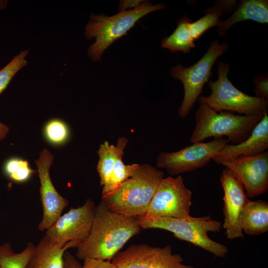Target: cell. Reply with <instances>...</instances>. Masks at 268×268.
<instances>
[{"mask_svg":"<svg viewBox=\"0 0 268 268\" xmlns=\"http://www.w3.org/2000/svg\"><path fill=\"white\" fill-rule=\"evenodd\" d=\"M141 229L136 217L115 213L101 201L96 206L88 236L76 248V257L83 261H111L131 238L139 234Z\"/></svg>","mask_w":268,"mask_h":268,"instance_id":"obj_1","label":"cell"},{"mask_svg":"<svg viewBox=\"0 0 268 268\" xmlns=\"http://www.w3.org/2000/svg\"><path fill=\"white\" fill-rule=\"evenodd\" d=\"M164 176L163 172L157 168L139 164L131 177L102 197V201L109 209L125 216H144Z\"/></svg>","mask_w":268,"mask_h":268,"instance_id":"obj_2","label":"cell"},{"mask_svg":"<svg viewBox=\"0 0 268 268\" xmlns=\"http://www.w3.org/2000/svg\"><path fill=\"white\" fill-rule=\"evenodd\" d=\"M136 218L141 229L169 231L175 238L189 242L216 257L224 258L228 253L227 246L213 241L208 235L209 232L220 231L222 227L221 222L210 215L183 218L144 215Z\"/></svg>","mask_w":268,"mask_h":268,"instance_id":"obj_3","label":"cell"},{"mask_svg":"<svg viewBox=\"0 0 268 268\" xmlns=\"http://www.w3.org/2000/svg\"><path fill=\"white\" fill-rule=\"evenodd\" d=\"M166 6L162 3L153 4L149 1H143L134 9L121 11L111 16L90 14L84 35L88 40L95 38V42L88 49L89 58L94 62L100 61L104 52L116 41L126 35L141 18Z\"/></svg>","mask_w":268,"mask_h":268,"instance_id":"obj_4","label":"cell"},{"mask_svg":"<svg viewBox=\"0 0 268 268\" xmlns=\"http://www.w3.org/2000/svg\"><path fill=\"white\" fill-rule=\"evenodd\" d=\"M263 116L235 115L227 111L216 112L200 104L195 115V126L190 142L194 143L202 142L211 137L225 136L231 144L239 143L250 135Z\"/></svg>","mask_w":268,"mask_h":268,"instance_id":"obj_5","label":"cell"},{"mask_svg":"<svg viewBox=\"0 0 268 268\" xmlns=\"http://www.w3.org/2000/svg\"><path fill=\"white\" fill-rule=\"evenodd\" d=\"M230 65L220 62L217 64L218 78L210 80L209 96H201L198 100L216 112H236L243 115L263 116L268 113V100L252 96L242 92L228 78Z\"/></svg>","mask_w":268,"mask_h":268,"instance_id":"obj_6","label":"cell"},{"mask_svg":"<svg viewBox=\"0 0 268 268\" xmlns=\"http://www.w3.org/2000/svg\"><path fill=\"white\" fill-rule=\"evenodd\" d=\"M229 44L217 40L210 43L205 54L193 65L185 67L178 64L170 69V75L180 80L184 87V95L178 109V115L184 119L187 116L200 95L204 85L212 75V67L217 59L228 49Z\"/></svg>","mask_w":268,"mask_h":268,"instance_id":"obj_7","label":"cell"},{"mask_svg":"<svg viewBox=\"0 0 268 268\" xmlns=\"http://www.w3.org/2000/svg\"><path fill=\"white\" fill-rule=\"evenodd\" d=\"M228 143L227 139L217 137L207 142L194 143L177 151L162 152L157 157L156 167L171 176L192 172L206 166Z\"/></svg>","mask_w":268,"mask_h":268,"instance_id":"obj_8","label":"cell"},{"mask_svg":"<svg viewBox=\"0 0 268 268\" xmlns=\"http://www.w3.org/2000/svg\"><path fill=\"white\" fill-rule=\"evenodd\" d=\"M192 192L181 175L163 178L159 183L145 215L175 218L191 216Z\"/></svg>","mask_w":268,"mask_h":268,"instance_id":"obj_9","label":"cell"},{"mask_svg":"<svg viewBox=\"0 0 268 268\" xmlns=\"http://www.w3.org/2000/svg\"><path fill=\"white\" fill-rule=\"evenodd\" d=\"M183 261L181 255L173 253L170 246L161 248L142 244L130 245L111 261L116 268H195Z\"/></svg>","mask_w":268,"mask_h":268,"instance_id":"obj_10","label":"cell"},{"mask_svg":"<svg viewBox=\"0 0 268 268\" xmlns=\"http://www.w3.org/2000/svg\"><path fill=\"white\" fill-rule=\"evenodd\" d=\"M96 206L87 199L81 206L71 208L45 231V236L52 242L64 247L69 242L80 244L88 236L94 219Z\"/></svg>","mask_w":268,"mask_h":268,"instance_id":"obj_11","label":"cell"},{"mask_svg":"<svg viewBox=\"0 0 268 268\" xmlns=\"http://www.w3.org/2000/svg\"><path fill=\"white\" fill-rule=\"evenodd\" d=\"M54 159V155L45 148L35 161L40 179V200L43 208L42 217L38 225V229L41 231L48 229L68 204L67 200L59 193L51 178L50 169Z\"/></svg>","mask_w":268,"mask_h":268,"instance_id":"obj_12","label":"cell"},{"mask_svg":"<svg viewBox=\"0 0 268 268\" xmlns=\"http://www.w3.org/2000/svg\"><path fill=\"white\" fill-rule=\"evenodd\" d=\"M242 184L248 198L265 193L268 189V152L240 156L221 164Z\"/></svg>","mask_w":268,"mask_h":268,"instance_id":"obj_13","label":"cell"},{"mask_svg":"<svg viewBox=\"0 0 268 268\" xmlns=\"http://www.w3.org/2000/svg\"><path fill=\"white\" fill-rule=\"evenodd\" d=\"M220 182L224 193L223 212L224 220L222 226L226 238L230 240L243 238L240 227V217L250 200L242 184L226 168L222 170Z\"/></svg>","mask_w":268,"mask_h":268,"instance_id":"obj_14","label":"cell"},{"mask_svg":"<svg viewBox=\"0 0 268 268\" xmlns=\"http://www.w3.org/2000/svg\"><path fill=\"white\" fill-rule=\"evenodd\" d=\"M268 148V115L266 113L255 126L250 135L236 144L227 143L212 160L217 164L240 156L262 153Z\"/></svg>","mask_w":268,"mask_h":268,"instance_id":"obj_15","label":"cell"},{"mask_svg":"<svg viewBox=\"0 0 268 268\" xmlns=\"http://www.w3.org/2000/svg\"><path fill=\"white\" fill-rule=\"evenodd\" d=\"M246 20L259 23H268V0H242L238 3L237 9L227 19L221 21L217 26L218 36H225L229 29L235 24Z\"/></svg>","mask_w":268,"mask_h":268,"instance_id":"obj_16","label":"cell"},{"mask_svg":"<svg viewBox=\"0 0 268 268\" xmlns=\"http://www.w3.org/2000/svg\"><path fill=\"white\" fill-rule=\"evenodd\" d=\"M80 244L69 242L61 247L52 242L45 236L35 246L27 268H64V256L70 248Z\"/></svg>","mask_w":268,"mask_h":268,"instance_id":"obj_17","label":"cell"},{"mask_svg":"<svg viewBox=\"0 0 268 268\" xmlns=\"http://www.w3.org/2000/svg\"><path fill=\"white\" fill-rule=\"evenodd\" d=\"M243 232L250 235H258L268 230V203L265 201H251L245 206L241 217Z\"/></svg>","mask_w":268,"mask_h":268,"instance_id":"obj_18","label":"cell"},{"mask_svg":"<svg viewBox=\"0 0 268 268\" xmlns=\"http://www.w3.org/2000/svg\"><path fill=\"white\" fill-rule=\"evenodd\" d=\"M234 0H218L215 4L208 8L204 12V16L190 24V29L193 39H198L210 28L218 26L222 20L220 17L230 12L237 5Z\"/></svg>","mask_w":268,"mask_h":268,"instance_id":"obj_19","label":"cell"},{"mask_svg":"<svg viewBox=\"0 0 268 268\" xmlns=\"http://www.w3.org/2000/svg\"><path fill=\"white\" fill-rule=\"evenodd\" d=\"M128 142L125 137H120L116 145L117 158L111 175L107 182L102 187V197L117 189L124 182L131 177L138 168L139 164L126 165L123 161L124 150Z\"/></svg>","mask_w":268,"mask_h":268,"instance_id":"obj_20","label":"cell"},{"mask_svg":"<svg viewBox=\"0 0 268 268\" xmlns=\"http://www.w3.org/2000/svg\"><path fill=\"white\" fill-rule=\"evenodd\" d=\"M192 21L186 15L180 18L174 31L162 40L161 47L172 52L181 51L185 54L189 53L192 48H195V40L190 29V24Z\"/></svg>","mask_w":268,"mask_h":268,"instance_id":"obj_21","label":"cell"},{"mask_svg":"<svg viewBox=\"0 0 268 268\" xmlns=\"http://www.w3.org/2000/svg\"><path fill=\"white\" fill-rule=\"evenodd\" d=\"M35 246L29 242L22 251L15 253L9 243L0 245V268H27Z\"/></svg>","mask_w":268,"mask_h":268,"instance_id":"obj_22","label":"cell"},{"mask_svg":"<svg viewBox=\"0 0 268 268\" xmlns=\"http://www.w3.org/2000/svg\"><path fill=\"white\" fill-rule=\"evenodd\" d=\"M97 153L99 160L97 170L100 184L103 187L109 180L114 169L117 155L116 146L105 141L100 144Z\"/></svg>","mask_w":268,"mask_h":268,"instance_id":"obj_23","label":"cell"},{"mask_svg":"<svg viewBox=\"0 0 268 268\" xmlns=\"http://www.w3.org/2000/svg\"><path fill=\"white\" fill-rule=\"evenodd\" d=\"M3 170L11 180L17 183L26 182L34 173L27 160L18 158L8 159L4 164Z\"/></svg>","mask_w":268,"mask_h":268,"instance_id":"obj_24","label":"cell"},{"mask_svg":"<svg viewBox=\"0 0 268 268\" xmlns=\"http://www.w3.org/2000/svg\"><path fill=\"white\" fill-rule=\"evenodd\" d=\"M29 50H25L16 55L0 70V94L7 88L15 74L27 64L25 59Z\"/></svg>","mask_w":268,"mask_h":268,"instance_id":"obj_25","label":"cell"},{"mask_svg":"<svg viewBox=\"0 0 268 268\" xmlns=\"http://www.w3.org/2000/svg\"><path fill=\"white\" fill-rule=\"evenodd\" d=\"M44 133L48 140L56 145L65 142L69 134L67 124L63 121L57 119H53L46 124Z\"/></svg>","mask_w":268,"mask_h":268,"instance_id":"obj_26","label":"cell"},{"mask_svg":"<svg viewBox=\"0 0 268 268\" xmlns=\"http://www.w3.org/2000/svg\"><path fill=\"white\" fill-rule=\"evenodd\" d=\"M268 74H259L254 77V92L256 97L268 100Z\"/></svg>","mask_w":268,"mask_h":268,"instance_id":"obj_27","label":"cell"},{"mask_svg":"<svg viewBox=\"0 0 268 268\" xmlns=\"http://www.w3.org/2000/svg\"><path fill=\"white\" fill-rule=\"evenodd\" d=\"M81 268H116V267L112 261L87 259L84 261Z\"/></svg>","mask_w":268,"mask_h":268,"instance_id":"obj_28","label":"cell"},{"mask_svg":"<svg viewBox=\"0 0 268 268\" xmlns=\"http://www.w3.org/2000/svg\"><path fill=\"white\" fill-rule=\"evenodd\" d=\"M82 265L71 253L66 252L64 256V268H81Z\"/></svg>","mask_w":268,"mask_h":268,"instance_id":"obj_29","label":"cell"},{"mask_svg":"<svg viewBox=\"0 0 268 268\" xmlns=\"http://www.w3.org/2000/svg\"><path fill=\"white\" fill-rule=\"evenodd\" d=\"M143 0H121L119 9L120 12L132 10L138 7Z\"/></svg>","mask_w":268,"mask_h":268,"instance_id":"obj_30","label":"cell"},{"mask_svg":"<svg viewBox=\"0 0 268 268\" xmlns=\"http://www.w3.org/2000/svg\"><path fill=\"white\" fill-rule=\"evenodd\" d=\"M9 131V128L0 122V140L5 139Z\"/></svg>","mask_w":268,"mask_h":268,"instance_id":"obj_31","label":"cell"}]
</instances>
